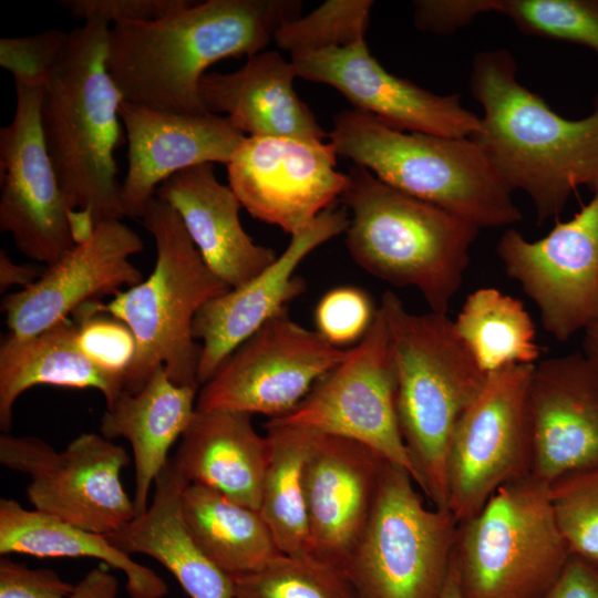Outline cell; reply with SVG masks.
Listing matches in <instances>:
<instances>
[{"label":"cell","mask_w":598,"mask_h":598,"mask_svg":"<svg viewBox=\"0 0 598 598\" xmlns=\"http://www.w3.org/2000/svg\"><path fill=\"white\" fill-rule=\"evenodd\" d=\"M197 389L175 384L158 367L144 386L124 391L101 417L100 432L107 440L124 437L132 446L135 464L136 516L148 507V493L168 461L173 443L188 426L196 405Z\"/></svg>","instance_id":"4316f807"},{"label":"cell","mask_w":598,"mask_h":598,"mask_svg":"<svg viewBox=\"0 0 598 598\" xmlns=\"http://www.w3.org/2000/svg\"><path fill=\"white\" fill-rule=\"evenodd\" d=\"M287 313L235 349L198 391L196 410H229L270 419L295 409L349 354Z\"/></svg>","instance_id":"4fadbf2b"},{"label":"cell","mask_w":598,"mask_h":598,"mask_svg":"<svg viewBox=\"0 0 598 598\" xmlns=\"http://www.w3.org/2000/svg\"><path fill=\"white\" fill-rule=\"evenodd\" d=\"M181 512L198 548L230 577L283 555L259 512L213 488L189 483L181 495Z\"/></svg>","instance_id":"f546056e"},{"label":"cell","mask_w":598,"mask_h":598,"mask_svg":"<svg viewBox=\"0 0 598 598\" xmlns=\"http://www.w3.org/2000/svg\"><path fill=\"white\" fill-rule=\"evenodd\" d=\"M70 31L48 29L25 37L0 39V65L9 71L14 83L43 87L58 63Z\"/></svg>","instance_id":"f35d334b"},{"label":"cell","mask_w":598,"mask_h":598,"mask_svg":"<svg viewBox=\"0 0 598 598\" xmlns=\"http://www.w3.org/2000/svg\"><path fill=\"white\" fill-rule=\"evenodd\" d=\"M329 142L338 155L389 186L480 229L512 226L523 219L513 192L470 137L400 131L352 109L334 115Z\"/></svg>","instance_id":"8992f818"},{"label":"cell","mask_w":598,"mask_h":598,"mask_svg":"<svg viewBox=\"0 0 598 598\" xmlns=\"http://www.w3.org/2000/svg\"><path fill=\"white\" fill-rule=\"evenodd\" d=\"M109 30L110 24L92 19L70 31L40 106L43 138L65 200L95 225L124 217L114 158L124 142V97L105 65Z\"/></svg>","instance_id":"3957f363"},{"label":"cell","mask_w":598,"mask_h":598,"mask_svg":"<svg viewBox=\"0 0 598 598\" xmlns=\"http://www.w3.org/2000/svg\"><path fill=\"white\" fill-rule=\"evenodd\" d=\"M0 554L96 558L121 570L131 598H163L166 582L151 568L110 543L106 535L68 524L10 498L0 499Z\"/></svg>","instance_id":"f1b7e54d"},{"label":"cell","mask_w":598,"mask_h":598,"mask_svg":"<svg viewBox=\"0 0 598 598\" xmlns=\"http://www.w3.org/2000/svg\"><path fill=\"white\" fill-rule=\"evenodd\" d=\"M569 556L549 484L530 475L503 485L457 523L452 560L465 598H536Z\"/></svg>","instance_id":"ba28073f"},{"label":"cell","mask_w":598,"mask_h":598,"mask_svg":"<svg viewBox=\"0 0 598 598\" xmlns=\"http://www.w3.org/2000/svg\"><path fill=\"white\" fill-rule=\"evenodd\" d=\"M142 221L156 248L152 274L107 303L85 306L121 320L135 337L136 354L126 375V392L140 391L158 367L175 384L198 390L200 347L195 342L193 323L209 300L229 288L207 267L171 206L155 197Z\"/></svg>","instance_id":"52a82bcc"},{"label":"cell","mask_w":598,"mask_h":598,"mask_svg":"<svg viewBox=\"0 0 598 598\" xmlns=\"http://www.w3.org/2000/svg\"><path fill=\"white\" fill-rule=\"evenodd\" d=\"M42 271L34 266L19 265L11 260L4 249L0 250V291L4 292L12 286L22 289L32 285Z\"/></svg>","instance_id":"ee69618b"},{"label":"cell","mask_w":598,"mask_h":598,"mask_svg":"<svg viewBox=\"0 0 598 598\" xmlns=\"http://www.w3.org/2000/svg\"><path fill=\"white\" fill-rule=\"evenodd\" d=\"M143 248L142 238L121 220L96 224L87 239L49 265L32 285L2 298L9 333H40L80 307L140 283L143 275L130 258Z\"/></svg>","instance_id":"e0dca14e"},{"label":"cell","mask_w":598,"mask_h":598,"mask_svg":"<svg viewBox=\"0 0 598 598\" xmlns=\"http://www.w3.org/2000/svg\"><path fill=\"white\" fill-rule=\"evenodd\" d=\"M298 0H207L157 20L110 27L105 65L125 101L154 110L208 113L199 82L214 63L262 52L301 16Z\"/></svg>","instance_id":"6da1fadb"},{"label":"cell","mask_w":598,"mask_h":598,"mask_svg":"<svg viewBox=\"0 0 598 598\" xmlns=\"http://www.w3.org/2000/svg\"><path fill=\"white\" fill-rule=\"evenodd\" d=\"M267 423L360 442L417 473L404 444L396 411V373L384 318L378 307L362 340L290 412Z\"/></svg>","instance_id":"7c38bea8"},{"label":"cell","mask_w":598,"mask_h":598,"mask_svg":"<svg viewBox=\"0 0 598 598\" xmlns=\"http://www.w3.org/2000/svg\"><path fill=\"white\" fill-rule=\"evenodd\" d=\"M78 343L83 353L101 370L125 380L136 354V340L121 320L92 312L85 305L73 313Z\"/></svg>","instance_id":"8d00e7d4"},{"label":"cell","mask_w":598,"mask_h":598,"mask_svg":"<svg viewBox=\"0 0 598 598\" xmlns=\"http://www.w3.org/2000/svg\"><path fill=\"white\" fill-rule=\"evenodd\" d=\"M188 484L168 458L147 509L106 537L130 556L143 554L161 563L189 598H234L231 577L204 555L184 523L181 495Z\"/></svg>","instance_id":"484cf974"},{"label":"cell","mask_w":598,"mask_h":598,"mask_svg":"<svg viewBox=\"0 0 598 598\" xmlns=\"http://www.w3.org/2000/svg\"><path fill=\"white\" fill-rule=\"evenodd\" d=\"M470 84L483 109L472 140L512 192L528 195L538 224L557 217L578 187L598 190V97L588 116H560L518 82L505 49L480 52Z\"/></svg>","instance_id":"7a4b0ae2"},{"label":"cell","mask_w":598,"mask_h":598,"mask_svg":"<svg viewBox=\"0 0 598 598\" xmlns=\"http://www.w3.org/2000/svg\"><path fill=\"white\" fill-rule=\"evenodd\" d=\"M377 309L368 293L360 288H332L316 306V331L333 347L355 346L371 327Z\"/></svg>","instance_id":"74e56055"},{"label":"cell","mask_w":598,"mask_h":598,"mask_svg":"<svg viewBox=\"0 0 598 598\" xmlns=\"http://www.w3.org/2000/svg\"><path fill=\"white\" fill-rule=\"evenodd\" d=\"M155 197L177 213L207 267L229 289L243 286L278 257L245 231L239 219L241 204L216 178L212 163L174 174Z\"/></svg>","instance_id":"603a6c76"},{"label":"cell","mask_w":598,"mask_h":598,"mask_svg":"<svg viewBox=\"0 0 598 598\" xmlns=\"http://www.w3.org/2000/svg\"><path fill=\"white\" fill-rule=\"evenodd\" d=\"M454 326L486 374L514 364H535L540 357L535 324L523 302L496 288L471 292Z\"/></svg>","instance_id":"1f68e13d"},{"label":"cell","mask_w":598,"mask_h":598,"mask_svg":"<svg viewBox=\"0 0 598 598\" xmlns=\"http://www.w3.org/2000/svg\"><path fill=\"white\" fill-rule=\"evenodd\" d=\"M478 13L509 18L525 33L578 43L598 54V0H476Z\"/></svg>","instance_id":"836d02e7"},{"label":"cell","mask_w":598,"mask_h":598,"mask_svg":"<svg viewBox=\"0 0 598 598\" xmlns=\"http://www.w3.org/2000/svg\"><path fill=\"white\" fill-rule=\"evenodd\" d=\"M439 598H465L460 586L453 560H451L448 575Z\"/></svg>","instance_id":"bcb514c9"},{"label":"cell","mask_w":598,"mask_h":598,"mask_svg":"<svg viewBox=\"0 0 598 598\" xmlns=\"http://www.w3.org/2000/svg\"><path fill=\"white\" fill-rule=\"evenodd\" d=\"M584 331L582 353L598 367V320Z\"/></svg>","instance_id":"f6af8a7d"},{"label":"cell","mask_w":598,"mask_h":598,"mask_svg":"<svg viewBox=\"0 0 598 598\" xmlns=\"http://www.w3.org/2000/svg\"><path fill=\"white\" fill-rule=\"evenodd\" d=\"M127 172L121 184L124 217L142 218L171 176L206 163L228 164L246 137L227 116L154 110L123 101Z\"/></svg>","instance_id":"44dd1931"},{"label":"cell","mask_w":598,"mask_h":598,"mask_svg":"<svg viewBox=\"0 0 598 598\" xmlns=\"http://www.w3.org/2000/svg\"><path fill=\"white\" fill-rule=\"evenodd\" d=\"M549 497L570 555L598 565V465L555 480Z\"/></svg>","instance_id":"d590c367"},{"label":"cell","mask_w":598,"mask_h":598,"mask_svg":"<svg viewBox=\"0 0 598 598\" xmlns=\"http://www.w3.org/2000/svg\"><path fill=\"white\" fill-rule=\"evenodd\" d=\"M346 207L322 212L303 231L291 236L286 249L252 279L209 300L196 315L193 336L202 341L197 381L207 382L223 361L267 322L282 315L290 301L305 290L295 275L316 248L346 233Z\"/></svg>","instance_id":"ffe728a7"},{"label":"cell","mask_w":598,"mask_h":598,"mask_svg":"<svg viewBox=\"0 0 598 598\" xmlns=\"http://www.w3.org/2000/svg\"><path fill=\"white\" fill-rule=\"evenodd\" d=\"M118 581L104 567L90 570L73 588L68 598H116Z\"/></svg>","instance_id":"7bdbcfd3"},{"label":"cell","mask_w":598,"mask_h":598,"mask_svg":"<svg viewBox=\"0 0 598 598\" xmlns=\"http://www.w3.org/2000/svg\"><path fill=\"white\" fill-rule=\"evenodd\" d=\"M385 461L354 440L313 435L303 468L311 557L346 570L372 517Z\"/></svg>","instance_id":"d6986e66"},{"label":"cell","mask_w":598,"mask_h":598,"mask_svg":"<svg viewBox=\"0 0 598 598\" xmlns=\"http://www.w3.org/2000/svg\"><path fill=\"white\" fill-rule=\"evenodd\" d=\"M290 60L298 78L332 86L354 109L400 131L457 138L482 131L481 117L463 106L460 94H435L388 72L365 40Z\"/></svg>","instance_id":"ac0fdd59"},{"label":"cell","mask_w":598,"mask_h":598,"mask_svg":"<svg viewBox=\"0 0 598 598\" xmlns=\"http://www.w3.org/2000/svg\"><path fill=\"white\" fill-rule=\"evenodd\" d=\"M411 474L385 461L370 523L344 573L357 598H439L448 575L457 522L429 508Z\"/></svg>","instance_id":"9c48e42d"},{"label":"cell","mask_w":598,"mask_h":598,"mask_svg":"<svg viewBox=\"0 0 598 598\" xmlns=\"http://www.w3.org/2000/svg\"><path fill=\"white\" fill-rule=\"evenodd\" d=\"M536 598H598V565L570 555L557 578Z\"/></svg>","instance_id":"b9f144b4"},{"label":"cell","mask_w":598,"mask_h":598,"mask_svg":"<svg viewBox=\"0 0 598 598\" xmlns=\"http://www.w3.org/2000/svg\"><path fill=\"white\" fill-rule=\"evenodd\" d=\"M379 309L395 367L399 425L417 486L433 506L447 508L451 439L487 374L447 315L412 313L392 291L382 295Z\"/></svg>","instance_id":"277c9868"},{"label":"cell","mask_w":598,"mask_h":598,"mask_svg":"<svg viewBox=\"0 0 598 598\" xmlns=\"http://www.w3.org/2000/svg\"><path fill=\"white\" fill-rule=\"evenodd\" d=\"M12 121L0 130V230L28 258L48 266L75 246L72 209L43 138V87L14 83Z\"/></svg>","instance_id":"9a60e30c"},{"label":"cell","mask_w":598,"mask_h":598,"mask_svg":"<svg viewBox=\"0 0 598 598\" xmlns=\"http://www.w3.org/2000/svg\"><path fill=\"white\" fill-rule=\"evenodd\" d=\"M73 588L50 568L0 558V598H68Z\"/></svg>","instance_id":"60d3db41"},{"label":"cell","mask_w":598,"mask_h":598,"mask_svg":"<svg viewBox=\"0 0 598 598\" xmlns=\"http://www.w3.org/2000/svg\"><path fill=\"white\" fill-rule=\"evenodd\" d=\"M189 0H61L59 4L76 19H97L107 24L145 22L164 18Z\"/></svg>","instance_id":"ab89813d"},{"label":"cell","mask_w":598,"mask_h":598,"mask_svg":"<svg viewBox=\"0 0 598 598\" xmlns=\"http://www.w3.org/2000/svg\"><path fill=\"white\" fill-rule=\"evenodd\" d=\"M529 411L534 478L550 484L598 465V367L584 353L535 364Z\"/></svg>","instance_id":"7402d4cb"},{"label":"cell","mask_w":598,"mask_h":598,"mask_svg":"<svg viewBox=\"0 0 598 598\" xmlns=\"http://www.w3.org/2000/svg\"><path fill=\"white\" fill-rule=\"evenodd\" d=\"M534 367L488 373L456 423L447 456V508L457 523L476 514L503 485L532 475Z\"/></svg>","instance_id":"30bf717a"},{"label":"cell","mask_w":598,"mask_h":598,"mask_svg":"<svg viewBox=\"0 0 598 598\" xmlns=\"http://www.w3.org/2000/svg\"><path fill=\"white\" fill-rule=\"evenodd\" d=\"M38 384L96 389L112 405L125 391V380L96 367L78 343V327L69 318L29 337L11 333L0 344V429L8 433L21 393Z\"/></svg>","instance_id":"83f0119b"},{"label":"cell","mask_w":598,"mask_h":598,"mask_svg":"<svg viewBox=\"0 0 598 598\" xmlns=\"http://www.w3.org/2000/svg\"><path fill=\"white\" fill-rule=\"evenodd\" d=\"M266 430L269 460L259 514L283 555L310 556L303 468L315 433L270 423Z\"/></svg>","instance_id":"4dcf8cb0"},{"label":"cell","mask_w":598,"mask_h":598,"mask_svg":"<svg viewBox=\"0 0 598 598\" xmlns=\"http://www.w3.org/2000/svg\"><path fill=\"white\" fill-rule=\"evenodd\" d=\"M173 460L189 483L259 512L269 442L250 414L195 409Z\"/></svg>","instance_id":"d4e9b609"},{"label":"cell","mask_w":598,"mask_h":598,"mask_svg":"<svg viewBox=\"0 0 598 598\" xmlns=\"http://www.w3.org/2000/svg\"><path fill=\"white\" fill-rule=\"evenodd\" d=\"M371 0H329L306 17L285 22L274 41L291 56L330 48H344L364 40Z\"/></svg>","instance_id":"e575fe53"},{"label":"cell","mask_w":598,"mask_h":598,"mask_svg":"<svg viewBox=\"0 0 598 598\" xmlns=\"http://www.w3.org/2000/svg\"><path fill=\"white\" fill-rule=\"evenodd\" d=\"M295 66L277 51L247 58L230 73H206L199 96L209 113H226L233 125L248 136L322 141L326 132L308 105L297 95Z\"/></svg>","instance_id":"cb8c5ba5"},{"label":"cell","mask_w":598,"mask_h":598,"mask_svg":"<svg viewBox=\"0 0 598 598\" xmlns=\"http://www.w3.org/2000/svg\"><path fill=\"white\" fill-rule=\"evenodd\" d=\"M339 200L351 214L346 247L352 260L392 286L415 288L431 311L447 315L480 228L355 164Z\"/></svg>","instance_id":"5b68a950"},{"label":"cell","mask_w":598,"mask_h":598,"mask_svg":"<svg viewBox=\"0 0 598 598\" xmlns=\"http://www.w3.org/2000/svg\"><path fill=\"white\" fill-rule=\"evenodd\" d=\"M231 581L234 598H357L342 569L311 556L281 555Z\"/></svg>","instance_id":"d6a6232c"},{"label":"cell","mask_w":598,"mask_h":598,"mask_svg":"<svg viewBox=\"0 0 598 598\" xmlns=\"http://www.w3.org/2000/svg\"><path fill=\"white\" fill-rule=\"evenodd\" d=\"M0 463L30 476L35 511L73 526L109 535L136 517L121 482L130 464L126 450L97 433H82L63 451L31 436H0Z\"/></svg>","instance_id":"8fae6325"},{"label":"cell","mask_w":598,"mask_h":598,"mask_svg":"<svg viewBox=\"0 0 598 598\" xmlns=\"http://www.w3.org/2000/svg\"><path fill=\"white\" fill-rule=\"evenodd\" d=\"M337 156L330 142L246 136L226 165L229 187L254 218L293 236L340 199Z\"/></svg>","instance_id":"2e32d148"},{"label":"cell","mask_w":598,"mask_h":598,"mask_svg":"<svg viewBox=\"0 0 598 598\" xmlns=\"http://www.w3.org/2000/svg\"><path fill=\"white\" fill-rule=\"evenodd\" d=\"M496 252L507 276L537 306L544 329L559 342L598 320V190L538 240L506 229Z\"/></svg>","instance_id":"5bb4252c"}]
</instances>
